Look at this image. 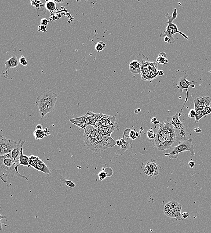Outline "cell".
<instances>
[{"label":"cell","instance_id":"30","mask_svg":"<svg viewBox=\"0 0 211 233\" xmlns=\"http://www.w3.org/2000/svg\"><path fill=\"white\" fill-rule=\"evenodd\" d=\"M211 103V98L210 97H202V104L203 108L209 107Z\"/></svg>","mask_w":211,"mask_h":233},{"label":"cell","instance_id":"3","mask_svg":"<svg viewBox=\"0 0 211 233\" xmlns=\"http://www.w3.org/2000/svg\"><path fill=\"white\" fill-rule=\"evenodd\" d=\"M47 177L51 187L58 194H68L76 187L73 182L67 179L62 170L53 169Z\"/></svg>","mask_w":211,"mask_h":233},{"label":"cell","instance_id":"24","mask_svg":"<svg viewBox=\"0 0 211 233\" xmlns=\"http://www.w3.org/2000/svg\"><path fill=\"white\" fill-rule=\"evenodd\" d=\"M33 136L36 140H41L45 137L44 129H35Z\"/></svg>","mask_w":211,"mask_h":233},{"label":"cell","instance_id":"7","mask_svg":"<svg viewBox=\"0 0 211 233\" xmlns=\"http://www.w3.org/2000/svg\"><path fill=\"white\" fill-rule=\"evenodd\" d=\"M192 141L193 140L192 138H190L187 140L180 142L177 146L172 148L169 152L165 153V156H168V157L171 159H177L180 153L183 152L189 151L190 152L191 155L192 156H195V153L194 152V146L192 144Z\"/></svg>","mask_w":211,"mask_h":233},{"label":"cell","instance_id":"1","mask_svg":"<svg viewBox=\"0 0 211 233\" xmlns=\"http://www.w3.org/2000/svg\"><path fill=\"white\" fill-rule=\"evenodd\" d=\"M83 139L87 146L96 153L116 145V141L111 137L103 136L93 126H88L84 130Z\"/></svg>","mask_w":211,"mask_h":233},{"label":"cell","instance_id":"36","mask_svg":"<svg viewBox=\"0 0 211 233\" xmlns=\"http://www.w3.org/2000/svg\"><path fill=\"white\" fill-rule=\"evenodd\" d=\"M72 123H73V124L76 125V126H78V127H80V128L83 129L84 130H85L86 127L88 126V125H87V124H84V123H79V122H72Z\"/></svg>","mask_w":211,"mask_h":233},{"label":"cell","instance_id":"32","mask_svg":"<svg viewBox=\"0 0 211 233\" xmlns=\"http://www.w3.org/2000/svg\"><path fill=\"white\" fill-rule=\"evenodd\" d=\"M196 115V111L195 109H191L189 112L188 115V117L190 118H195Z\"/></svg>","mask_w":211,"mask_h":233},{"label":"cell","instance_id":"26","mask_svg":"<svg viewBox=\"0 0 211 233\" xmlns=\"http://www.w3.org/2000/svg\"><path fill=\"white\" fill-rule=\"evenodd\" d=\"M196 115L195 116V123H198L200 120L202 118H205L206 116L205 115L203 112V109H200L196 110Z\"/></svg>","mask_w":211,"mask_h":233},{"label":"cell","instance_id":"34","mask_svg":"<svg viewBox=\"0 0 211 233\" xmlns=\"http://www.w3.org/2000/svg\"><path fill=\"white\" fill-rule=\"evenodd\" d=\"M105 172L106 173L107 177H110L113 175V170L110 167H107L106 168L105 170Z\"/></svg>","mask_w":211,"mask_h":233},{"label":"cell","instance_id":"52","mask_svg":"<svg viewBox=\"0 0 211 233\" xmlns=\"http://www.w3.org/2000/svg\"><path fill=\"white\" fill-rule=\"evenodd\" d=\"M160 122L159 121H156L155 122H154V124H155V125H157V124H160Z\"/></svg>","mask_w":211,"mask_h":233},{"label":"cell","instance_id":"43","mask_svg":"<svg viewBox=\"0 0 211 233\" xmlns=\"http://www.w3.org/2000/svg\"><path fill=\"white\" fill-rule=\"evenodd\" d=\"M44 130L45 137L51 135V131H50V130L48 128H45V129H44Z\"/></svg>","mask_w":211,"mask_h":233},{"label":"cell","instance_id":"33","mask_svg":"<svg viewBox=\"0 0 211 233\" xmlns=\"http://www.w3.org/2000/svg\"><path fill=\"white\" fill-rule=\"evenodd\" d=\"M99 179L100 180L102 181L103 180L106 179V177H107L106 173L105 172V171H101L99 173Z\"/></svg>","mask_w":211,"mask_h":233},{"label":"cell","instance_id":"2","mask_svg":"<svg viewBox=\"0 0 211 233\" xmlns=\"http://www.w3.org/2000/svg\"><path fill=\"white\" fill-rule=\"evenodd\" d=\"M19 165L13 161L10 154L0 156V177L9 187L11 185V179L15 176L29 180V177L19 172L18 169Z\"/></svg>","mask_w":211,"mask_h":233},{"label":"cell","instance_id":"29","mask_svg":"<svg viewBox=\"0 0 211 233\" xmlns=\"http://www.w3.org/2000/svg\"><path fill=\"white\" fill-rule=\"evenodd\" d=\"M194 104L195 110H197L200 109H203V107L202 104V97L197 98L194 100Z\"/></svg>","mask_w":211,"mask_h":233},{"label":"cell","instance_id":"11","mask_svg":"<svg viewBox=\"0 0 211 233\" xmlns=\"http://www.w3.org/2000/svg\"><path fill=\"white\" fill-rule=\"evenodd\" d=\"M173 126L176 134V141H178V144L189 139L186 127L182 121H180L178 123L173 125Z\"/></svg>","mask_w":211,"mask_h":233},{"label":"cell","instance_id":"31","mask_svg":"<svg viewBox=\"0 0 211 233\" xmlns=\"http://www.w3.org/2000/svg\"><path fill=\"white\" fill-rule=\"evenodd\" d=\"M147 136L149 140H154L156 137V134L154 133V131L152 129L148 130L147 132Z\"/></svg>","mask_w":211,"mask_h":233},{"label":"cell","instance_id":"49","mask_svg":"<svg viewBox=\"0 0 211 233\" xmlns=\"http://www.w3.org/2000/svg\"><path fill=\"white\" fill-rule=\"evenodd\" d=\"M36 129H43V126H42L41 124L37 125V126H36Z\"/></svg>","mask_w":211,"mask_h":233},{"label":"cell","instance_id":"4","mask_svg":"<svg viewBox=\"0 0 211 233\" xmlns=\"http://www.w3.org/2000/svg\"><path fill=\"white\" fill-rule=\"evenodd\" d=\"M57 97L58 94L51 90L42 91L40 95L37 97L35 103L38 106L41 118H43L48 113L54 111Z\"/></svg>","mask_w":211,"mask_h":233},{"label":"cell","instance_id":"22","mask_svg":"<svg viewBox=\"0 0 211 233\" xmlns=\"http://www.w3.org/2000/svg\"><path fill=\"white\" fill-rule=\"evenodd\" d=\"M174 216L176 220H182V205L179 204L175 209L174 210Z\"/></svg>","mask_w":211,"mask_h":233},{"label":"cell","instance_id":"53","mask_svg":"<svg viewBox=\"0 0 211 233\" xmlns=\"http://www.w3.org/2000/svg\"><path fill=\"white\" fill-rule=\"evenodd\" d=\"M137 110L138 112V113L140 112L141 111V110H140V109H138Z\"/></svg>","mask_w":211,"mask_h":233},{"label":"cell","instance_id":"25","mask_svg":"<svg viewBox=\"0 0 211 233\" xmlns=\"http://www.w3.org/2000/svg\"><path fill=\"white\" fill-rule=\"evenodd\" d=\"M45 9L48 11H54L56 7V2L54 1H47L45 2Z\"/></svg>","mask_w":211,"mask_h":233},{"label":"cell","instance_id":"16","mask_svg":"<svg viewBox=\"0 0 211 233\" xmlns=\"http://www.w3.org/2000/svg\"><path fill=\"white\" fill-rule=\"evenodd\" d=\"M33 168L41 172L44 173L47 176L51 173V171L50 169H49L47 165H45L44 161L41 160L40 158L38 159V161Z\"/></svg>","mask_w":211,"mask_h":233},{"label":"cell","instance_id":"23","mask_svg":"<svg viewBox=\"0 0 211 233\" xmlns=\"http://www.w3.org/2000/svg\"><path fill=\"white\" fill-rule=\"evenodd\" d=\"M156 61L158 63L163 65H165L168 62L167 58V55L164 52H161L159 54Z\"/></svg>","mask_w":211,"mask_h":233},{"label":"cell","instance_id":"13","mask_svg":"<svg viewBox=\"0 0 211 233\" xmlns=\"http://www.w3.org/2000/svg\"><path fill=\"white\" fill-rule=\"evenodd\" d=\"M144 171L147 175L155 176L160 173V167L154 162H148L145 165Z\"/></svg>","mask_w":211,"mask_h":233},{"label":"cell","instance_id":"46","mask_svg":"<svg viewBox=\"0 0 211 233\" xmlns=\"http://www.w3.org/2000/svg\"><path fill=\"white\" fill-rule=\"evenodd\" d=\"M189 165L190 168L192 169V168H193V167H194V165H195V163H194V161H190L189 162Z\"/></svg>","mask_w":211,"mask_h":233},{"label":"cell","instance_id":"48","mask_svg":"<svg viewBox=\"0 0 211 233\" xmlns=\"http://www.w3.org/2000/svg\"><path fill=\"white\" fill-rule=\"evenodd\" d=\"M157 73L158 76H161L164 75V72L163 71V70H158Z\"/></svg>","mask_w":211,"mask_h":233},{"label":"cell","instance_id":"47","mask_svg":"<svg viewBox=\"0 0 211 233\" xmlns=\"http://www.w3.org/2000/svg\"><path fill=\"white\" fill-rule=\"evenodd\" d=\"M195 132L197 133H200L202 132V130L200 127H197V128H194V130Z\"/></svg>","mask_w":211,"mask_h":233},{"label":"cell","instance_id":"21","mask_svg":"<svg viewBox=\"0 0 211 233\" xmlns=\"http://www.w3.org/2000/svg\"><path fill=\"white\" fill-rule=\"evenodd\" d=\"M29 157H28L26 155L23 154V148H21L20 152V157L19 158V165H20L23 166H27L29 167Z\"/></svg>","mask_w":211,"mask_h":233},{"label":"cell","instance_id":"6","mask_svg":"<svg viewBox=\"0 0 211 233\" xmlns=\"http://www.w3.org/2000/svg\"><path fill=\"white\" fill-rule=\"evenodd\" d=\"M170 123L167 121L161 123L156 137L151 140L154 149L159 151H164L169 149L166 143V137Z\"/></svg>","mask_w":211,"mask_h":233},{"label":"cell","instance_id":"39","mask_svg":"<svg viewBox=\"0 0 211 233\" xmlns=\"http://www.w3.org/2000/svg\"><path fill=\"white\" fill-rule=\"evenodd\" d=\"M46 27H47L46 26L40 25L38 26L37 30H38L39 32H43L47 33V30H46Z\"/></svg>","mask_w":211,"mask_h":233},{"label":"cell","instance_id":"17","mask_svg":"<svg viewBox=\"0 0 211 233\" xmlns=\"http://www.w3.org/2000/svg\"><path fill=\"white\" fill-rule=\"evenodd\" d=\"M142 64L137 60H133L129 64L130 72L133 74H140Z\"/></svg>","mask_w":211,"mask_h":233},{"label":"cell","instance_id":"28","mask_svg":"<svg viewBox=\"0 0 211 233\" xmlns=\"http://www.w3.org/2000/svg\"><path fill=\"white\" fill-rule=\"evenodd\" d=\"M106 47V45L105 44V42H103V41H100L99 42L96 44L95 47V50L96 51L100 52L102 51L103 50H105V48Z\"/></svg>","mask_w":211,"mask_h":233},{"label":"cell","instance_id":"27","mask_svg":"<svg viewBox=\"0 0 211 233\" xmlns=\"http://www.w3.org/2000/svg\"><path fill=\"white\" fill-rule=\"evenodd\" d=\"M39 158V157L33 155L30 156L29 158V167H32L33 168Z\"/></svg>","mask_w":211,"mask_h":233},{"label":"cell","instance_id":"37","mask_svg":"<svg viewBox=\"0 0 211 233\" xmlns=\"http://www.w3.org/2000/svg\"><path fill=\"white\" fill-rule=\"evenodd\" d=\"M136 138H137V136H136V131L132 130L130 134V139L132 140H135L136 139Z\"/></svg>","mask_w":211,"mask_h":233},{"label":"cell","instance_id":"41","mask_svg":"<svg viewBox=\"0 0 211 233\" xmlns=\"http://www.w3.org/2000/svg\"><path fill=\"white\" fill-rule=\"evenodd\" d=\"M30 2H31V5L34 7H36L37 5L41 3L40 1H37V0H36V1L33 0V1H31Z\"/></svg>","mask_w":211,"mask_h":233},{"label":"cell","instance_id":"18","mask_svg":"<svg viewBox=\"0 0 211 233\" xmlns=\"http://www.w3.org/2000/svg\"><path fill=\"white\" fill-rule=\"evenodd\" d=\"M132 140L130 138H128L127 141H124L123 145L121 146L120 149L116 151L115 154L116 155H123L124 154L125 152L129 148H132Z\"/></svg>","mask_w":211,"mask_h":233},{"label":"cell","instance_id":"40","mask_svg":"<svg viewBox=\"0 0 211 233\" xmlns=\"http://www.w3.org/2000/svg\"><path fill=\"white\" fill-rule=\"evenodd\" d=\"M49 21L48 19L45 18H43L41 20V25L45 26H47L48 24Z\"/></svg>","mask_w":211,"mask_h":233},{"label":"cell","instance_id":"19","mask_svg":"<svg viewBox=\"0 0 211 233\" xmlns=\"http://www.w3.org/2000/svg\"><path fill=\"white\" fill-rule=\"evenodd\" d=\"M97 122L103 125H110L116 122V118L115 116L103 114L101 118L99 119Z\"/></svg>","mask_w":211,"mask_h":233},{"label":"cell","instance_id":"54","mask_svg":"<svg viewBox=\"0 0 211 233\" xmlns=\"http://www.w3.org/2000/svg\"><path fill=\"white\" fill-rule=\"evenodd\" d=\"M135 112L136 113H138V111H137V109H136V110H135Z\"/></svg>","mask_w":211,"mask_h":233},{"label":"cell","instance_id":"42","mask_svg":"<svg viewBox=\"0 0 211 233\" xmlns=\"http://www.w3.org/2000/svg\"><path fill=\"white\" fill-rule=\"evenodd\" d=\"M182 218L185 219H189L190 218V214L188 212H184L182 214Z\"/></svg>","mask_w":211,"mask_h":233},{"label":"cell","instance_id":"35","mask_svg":"<svg viewBox=\"0 0 211 233\" xmlns=\"http://www.w3.org/2000/svg\"><path fill=\"white\" fill-rule=\"evenodd\" d=\"M203 112L205 115H209L211 113V108L209 107H204L203 109Z\"/></svg>","mask_w":211,"mask_h":233},{"label":"cell","instance_id":"14","mask_svg":"<svg viewBox=\"0 0 211 233\" xmlns=\"http://www.w3.org/2000/svg\"><path fill=\"white\" fill-rule=\"evenodd\" d=\"M26 142V140H24L22 141L21 140L17 143V145L15 148L12 150L10 155L11 158L17 164H19V158L20 155V152L21 148H22L23 146Z\"/></svg>","mask_w":211,"mask_h":233},{"label":"cell","instance_id":"44","mask_svg":"<svg viewBox=\"0 0 211 233\" xmlns=\"http://www.w3.org/2000/svg\"><path fill=\"white\" fill-rule=\"evenodd\" d=\"M26 61L27 60L26 59V58H25V57H24L23 56H21L19 59V63H20L21 65H22L23 63H24V62H26Z\"/></svg>","mask_w":211,"mask_h":233},{"label":"cell","instance_id":"12","mask_svg":"<svg viewBox=\"0 0 211 233\" xmlns=\"http://www.w3.org/2000/svg\"><path fill=\"white\" fill-rule=\"evenodd\" d=\"M95 127L103 136L110 137H111V134L114 130H119L118 124L116 122L110 125H105L97 122Z\"/></svg>","mask_w":211,"mask_h":233},{"label":"cell","instance_id":"8","mask_svg":"<svg viewBox=\"0 0 211 233\" xmlns=\"http://www.w3.org/2000/svg\"><path fill=\"white\" fill-rule=\"evenodd\" d=\"M181 75L179 76L173 77L172 78L173 80V83L174 86L176 87L180 91H183L184 90H186V93L187 96L186 97V101L184 103V105L183 106L182 108L180 110V111L182 112L183 109L184 108V106L186 105V104L188 100V88L190 87L194 88V85H192L190 84L191 83H194V81H189L187 80L188 75L186 72V71H182L180 72Z\"/></svg>","mask_w":211,"mask_h":233},{"label":"cell","instance_id":"50","mask_svg":"<svg viewBox=\"0 0 211 233\" xmlns=\"http://www.w3.org/2000/svg\"><path fill=\"white\" fill-rule=\"evenodd\" d=\"M157 121V118H152L151 120V123H154V122H155V121Z\"/></svg>","mask_w":211,"mask_h":233},{"label":"cell","instance_id":"45","mask_svg":"<svg viewBox=\"0 0 211 233\" xmlns=\"http://www.w3.org/2000/svg\"><path fill=\"white\" fill-rule=\"evenodd\" d=\"M123 142L124 141H123L121 140L120 139H118L117 140H116V145H117L118 146H119V147H121L122 145H123Z\"/></svg>","mask_w":211,"mask_h":233},{"label":"cell","instance_id":"51","mask_svg":"<svg viewBox=\"0 0 211 233\" xmlns=\"http://www.w3.org/2000/svg\"><path fill=\"white\" fill-rule=\"evenodd\" d=\"M136 136H137V138L138 137V138H140V134L139 133H137L136 132Z\"/></svg>","mask_w":211,"mask_h":233},{"label":"cell","instance_id":"10","mask_svg":"<svg viewBox=\"0 0 211 233\" xmlns=\"http://www.w3.org/2000/svg\"><path fill=\"white\" fill-rule=\"evenodd\" d=\"M17 143L13 140L5 139L2 136H0V156L10 154L16 147Z\"/></svg>","mask_w":211,"mask_h":233},{"label":"cell","instance_id":"5","mask_svg":"<svg viewBox=\"0 0 211 233\" xmlns=\"http://www.w3.org/2000/svg\"><path fill=\"white\" fill-rule=\"evenodd\" d=\"M165 16L168 19V21L167 23L168 26L166 27V30H164L163 33L160 34V37H167L170 40V44H173L175 42L173 36L176 34H179L181 36H182L186 40H189V37L186 34L180 32L178 29V27L176 24L173 23V21L176 19L177 16V10L176 8H174V11L172 16L169 15L168 13H167L165 15Z\"/></svg>","mask_w":211,"mask_h":233},{"label":"cell","instance_id":"9","mask_svg":"<svg viewBox=\"0 0 211 233\" xmlns=\"http://www.w3.org/2000/svg\"><path fill=\"white\" fill-rule=\"evenodd\" d=\"M103 113L96 114L93 112L88 111L83 116L76 118L70 119L71 122H79L87 124L88 126H95L99 119L101 118Z\"/></svg>","mask_w":211,"mask_h":233},{"label":"cell","instance_id":"38","mask_svg":"<svg viewBox=\"0 0 211 233\" xmlns=\"http://www.w3.org/2000/svg\"><path fill=\"white\" fill-rule=\"evenodd\" d=\"M132 130L129 128H127L125 130L124 132V136L126 137L127 138H130V134Z\"/></svg>","mask_w":211,"mask_h":233},{"label":"cell","instance_id":"15","mask_svg":"<svg viewBox=\"0 0 211 233\" xmlns=\"http://www.w3.org/2000/svg\"><path fill=\"white\" fill-rule=\"evenodd\" d=\"M176 201H172L166 204L164 208V212L166 216L175 218L174 214V209L179 204Z\"/></svg>","mask_w":211,"mask_h":233},{"label":"cell","instance_id":"20","mask_svg":"<svg viewBox=\"0 0 211 233\" xmlns=\"http://www.w3.org/2000/svg\"><path fill=\"white\" fill-rule=\"evenodd\" d=\"M4 63L5 66V70H7L17 67L19 63V61L16 56H13L9 60L5 62Z\"/></svg>","mask_w":211,"mask_h":233}]
</instances>
